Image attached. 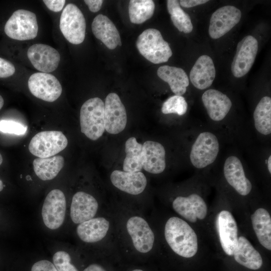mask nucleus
Wrapping results in <instances>:
<instances>
[{"label":"nucleus","mask_w":271,"mask_h":271,"mask_svg":"<svg viewBox=\"0 0 271 271\" xmlns=\"http://www.w3.org/2000/svg\"><path fill=\"white\" fill-rule=\"evenodd\" d=\"M199 232L195 227L179 216L169 217L164 226L167 245L176 257L192 269L197 266L202 254Z\"/></svg>","instance_id":"obj_1"},{"label":"nucleus","mask_w":271,"mask_h":271,"mask_svg":"<svg viewBox=\"0 0 271 271\" xmlns=\"http://www.w3.org/2000/svg\"><path fill=\"white\" fill-rule=\"evenodd\" d=\"M232 208L228 201L219 203L211 208L207 225L224 263L232 257L241 232Z\"/></svg>","instance_id":"obj_2"},{"label":"nucleus","mask_w":271,"mask_h":271,"mask_svg":"<svg viewBox=\"0 0 271 271\" xmlns=\"http://www.w3.org/2000/svg\"><path fill=\"white\" fill-rule=\"evenodd\" d=\"M222 179L227 189L234 198L231 203L235 206H242L248 210L252 206V197L254 187L252 180L248 175L243 163L237 155H230L225 159L222 168Z\"/></svg>","instance_id":"obj_3"},{"label":"nucleus","mask_w":271,"mask_h":271,"mask_svg":"<svg viewBox=\"0 0 271 271\" xmlns=\"http://www.w3.org/2000/svg\"><path fill=\"white\" fill-rule=\"evenodd\" d=\"M172 207L180 218L197 229L207 230L211 208L199 190L193 188L186 194L176 196L172 202Z\"/></svg>","instance_id":"obj_4"},{"label":"nucleus","mask_w":271,"mask_h":271,"mask_svg":"<svg viewBox=\"0 0 271 271\" xmlns=\"http://www.w3.org/2000/svg\"><path fill=\"white\" fill-rule=\"evenodd\" d=\"M220 144L215 134L209 131L198 133L192 144L189 159L192 165L198 170L204 169L216 160Z\"/></svg>","instance_id":"obj_5"},{"label":"nucleus","mask_w":271,"mask_h":271,"mask_svg":"<svg viewBox=\"0 0 271 271\" xmlns=\"http://www.w3.org/2000/svg\"><path fill=\"white\" fill-rule=\"evenodd\" d=\"M136 46L140 53L154 64L167 62L173 54L169 43L155 29L143 31L138 37Z\"/></svg>","instance_id":"obj_6"},{"label":"nucleus","mask_w":271,"mask_h":271,"mask_svg":"<svg viewBox=\"0 0 271 271\" xmlns=\"http://www.w3.org/2000/svg\"><path fill=\"white\" fill-rule=\"evenodd\" d=\"M81 132L89 139H99L105 131L104 103L98 97L91 98L82 105L80 111Z\"/></svg>","instance_id":"obj_7"},{"label":"nucleus","mask_w":271,"mask_h":271,"mask_svg":"<svg viewBox=\"0 0 271 271\" xmlns=\"http://www.w3.org/2000/svg\"><path fill=\"white\" fill-rule=\"evenodd\" d=\"M4 30L9 37L14 40L24 41L34 39L38 32L36 16L28 10H18L6 22Z\"/></svg>","instance_id":"obj_8"},{"label":"nucleus","mask_w":271,"mask_h":271,"mask_svg":"<svg viewBox=\"0 0 271 271\" xmlns=\"http://www.w3.org/2000/svg\"><path fill=\"white\" fill-rule=\"evenodd\" d=\"M59 27L63 35L70 43L78 45L84 40L86 21L81 10L75 5H67L60 19Z\"/></svg>","instance_id":"obj_9"},{"label":"nucleus","mask_w":271,"mask_h":271,"mask_svg":"<svg viewBox=\"0 0 271 271\" xmlns=\"http://www.w3.org/2000/svg\"><path fill=\"white\" fill-rule=\"evenodd\" d=\"M67 145V139L61 131H44L32 138L29 150L33 155L44 158L57 154L65 149Z\"/></svg>","instance_id":"obj_10"},{"label":"nucleus","mask_w":271,"mask_h":271,"mask_svg":"<svg viewBox=\"0 0 271 271\" xmlns=\"http://www.w3.org/2000/svg\"><path fill=\"white\" fill-rule=\"evenodd\" d=\"M258 50V41L251 35H247L238 42L231 65L232 75L240 78L251 68Z\"/></svg>","instance_id":"obj_11"},{"label":"nucleus","mask_w":271,"mask_h":271,"mask_svg":"<svg viewBox=\"0 0 271 271\" xmlns=\"http://www.w3.org/2000/svg\"><path fill=\"white\" fill-rule=\"evenodd\" d=\"M66 202L63 192L58 189L51 190L46 197L42 209L45 226L56 229L63 223L66 214Z\"/></svg>","instance_id":"obj_12"},{"label":"nucleus","mask_w":271,"mask_h":271,"mask_svg":"<svg viewBox=\"0 0 271 271\" xmlns=\"http://www.w3.org/2000/svg\"><path fill=\"white\" fill-rule=\"evenodd\" d=\"M249 220L253 236L261 248L268 253L271 251V215L265 206L251 208Z\"/></svg>","instance_id":"obj_13"},{"label":"nucleus","mask_w":271,"mask_h":271,"mask_svg":"<svg viewBox=\"0 0 271 271\" xmlns=\"http://www.w3.org/2000/svg\"><path fill=\"white\" fill-rule=\"evenodd\" d=\"M28 87L36 97L47 102H53L61 95L62 86L53 75L37 72L31 75L28 80Z\"/></svg>","instance_id":"obj_14"},{"label":"nucleus","mask_w":271,"mask_h":271,"mask_svg":"<svg viewBox=\"0 0 271 271\" xmlns=\"http://www.w3.org/2000/svg\"><path fill=\"white\" fill-rule=\"evenodd\" d=\"M240 10L233 6H223L211 15L208 28L211 38L217 39L230 31L240 21Z\"/></svg>","instance_id":"obj_15"},{"label":"nucleus","mask_w":271,"mask_h":271,"mask_svg":"<svg viewBox=\"0 0 271 271\" xmlns=\"http://www.w3.org/2000/svg\"><path fill=\"white\" fill-rule=\"evenodd\" d=\"M126 227L133 245L137 251L147 253L152 249L155 236L145 219L138 216L130 217L126 222Z\"/></svg>","instance_id":"obj_16"},{"label":"nucleus","mask_w":271,"mask_h":271,"mask_svg":"<svg viewBox=\"0 0 271 271\" xmlns=\"http://www.w3.org/2000/svg\"><path fill=\"white\" fill-rule=\"evenodd\" d=\"M127 123L125 108L115 93L108 94L104 102L105 130L111 134H117L124 130Z\"/></svg>","instance_id":"obj_17"},{"label":"nucleus","mask_w":271,"mask_h":271,"mask_svg":"<svg viewBox=\"0 0 271 271\" xmlns=\"http://www.w3.org/2000/svg\"><path fill=\"white\" fill-rule=\"evenodd\" d=\"M201 100L209 118L216 123L224 120L232 106V102L226 94L214 89L206 90Z\"/></svg>","instance_id":"obj_18"},{"label":"nucleus","mask_w":271,"mask_h":271,"mask_svg":"<svg viewBox=\"0 0 271 271\" xmlns=\"http://www.w3.org/2000/svg\"><path fill=\"white\" fill-rule=\"evenodd\" d=\"M27 56L38 70L50 73L55 70L60 61L59 53L54 48L43 44H35L29 47Z\"/></svg>","instance_id":"obj_19"},{"label":"nucleus","mask_w":271,"mask_h":271,"mask_svg":"<svg viewBox=\"0 0 271 271\" xmlns=\"http://www.w3.org/2000/svg\"><path fill=\"white\" fill-rule=\"evenodd\" d=\"M142 165L144 169L151 174L163 173L166 167V151L160 143L147 141L143 144Z\"/></svg>","instance_id":"obj_20"},{"label":"nucleus","mask_w":271,"mask_h":271,"mask_svg":"<svg viewBox=\"0 0 271 271\" xmlns=\"http://www.w3.org/2000/svg\"><path fill=\"white\" fill-rule=\"evenodd\" d=\"M98 208V202L93 196L84 192H77L72 199L71 219L74 223L80 224L93 218Z\"/></svg>","instance_id":"obj_21"},{"label":"nucleus","mask_w":271,"mask_h":271,"mask_svg":"<svg viewBox=\"0 0 271 271\" xmlns=\"http://www.w3.org/2000/svg\"><path fill=\"white\" fill-rule=\"evenodd\" d=\"M110 178L116 188L134 195L142 193L147 184V178L141 172H129L116 170L111 173Z\"/></svg>","instance_id":"obj_22"},{"label":"nucleus","mask_w":271,"mask_h":271,"mask_svg":"<svg viewBox=\"0 0 271 271\" xmlns=\"http://www.w3.org/2000/svg\"><path fill=\"white\" fill-rule=\"evenodd\" d=\"M216 76V69L212 59L202 55L196 61L189 75L190 80L198 89L204 90L213 83Z\"/></svg>","instance_id":"obj_23"},{"label":"nucleus","mask_w":271,"mask_h":271,"mask_svg":"<svg viewBox=\"0 0 271 271\" xmlns=\"http://www.w3.org/2000/svg\"><path fill=\"white\" fill-rule=\"evenodd\" d=\"M91 29L94 36L110 50L121 46L119 33L113 22L106 16L99 14L93 19Z\"/></svg>","instance_id":"obj_24"},{"label":"nucleus","mask_w":271,"mask_h":271,"mask_svg":"<svg viewBox=\"0 0 271 271\" xmlns=\"http://www.w3.org/2000/svg\"><path fill=\"white\" fill-rule=\"evenodd\" d=\"M109 222L104 217H93L84 221L77 227L79 238L87 243H95L102 240L107 233Z\"/></svg>","instance_id":"obj_25"},{"label":"nucleus","mask_w":271,"mask_h":271,"mask_svg":"<svg viewBox=\"0 0 271 271\" xmlns=\"http://www.w3.org/2000/svg\"><path fill=\"white\" fill-rule=\"evenodd\" d=\"M158 77L167 82L175 95L182 96L189 85L188 76L182 68L164 65L157 70Z\"/></svg>","instance_id":"obj_26"},{"label":"nucleus","mask_w":271,"mask_h":271,"mask_svg":"<svg viewBox=\"0 0 271 271\" xmlns=\"http://www.w3.org/2000/svg\"><path fill=\"white\" fill-rule=\"evenodd\" d=\"M253 125L257 132L267 137L271 133V98L262 97L258 101L253 112Z\"/></svg>","instance_id":"obj_27"},{"label":"nucleus","mask_w":271,"mask_h":271,"mask_svg":"<svg viewBox=\"0 0 271 271\" xmlns=\"http://www.w3.org/2000/svg\"><path fill=\"white\" fill-rule=\"evenodd\" d=\"M33 168L36 175L43 181L55 178L64 165V159L61 156L48 158H38L33 161Z\"/></svg>","instance_id":"obj_28"},{"label":"nucleus","mask_w":271,"mask_h":271,"mask_svg":"<svg viewBox=\"0 0 271 271\" xmlns=\"http://www.w3.org/2000/svg\"><path fill=\"white\" fill-rule=\"evenodd\" d=\"M143 145L138 143L134 137L128 138L125 144V158L123 163L125 172H141Z\"/></svg>","instance_id":"obj_29"},{"label":"nucleus","mask_w":271,"mask_h":271,"mask_svg":"<svg viewBox=\"0 0 271 271\" xmlns=\"http://www.w3.org/2000/svg\"><path fill=\"white\" fill-rule=\"evenodd\" d=\"M155 5L152 0H131L128 5V14L130 22L141 24L150 19L153 15Z\"/></svg>","instance_id":"obj_30"},{"label":"nucleus","mask_w":271,"mask_h":271,"mask_svg":"<svg viewBox=\"0 0 271 271\" xmlns=\"http://www.w3.org/2000/svg\"><path fill=\"white\" fill-rule=\"evenodd\" d=\"M167 7L172 23L179 31L185 34L190 33L193 29L191 19L181 8L179 1L168 0Z\"/></svg>","instance_id":"obj_31"},{"label":"nucleus","mask_w":271,"mask_h":271,"mask_svg":"<svg viewBox=\"0 0 271 271\" xmlns=\"http://www.w3.org/2000/svg\"><path fill=\"white\" fill-rule=\"evenodd\" d=\"M188 107V103L183 96L174 95L163 102L161 111L165 114H176L182 116L187 112Z\"/></svg>","instance_id":"obj_32"},{"label":"nucleus","mask_w":271,"mask_h":271,"mask_svg":"<svg viewBox=\"0 0 271 271\" xmlns=\"http://www.w3.org/2000/svg\"><path fill=\"white\" fill-rule=\"evenodd\" d=\"M70 254L63 250L58 251L53 256V263L57 271H79L71 261Z\"/></svg>","instance_id":"obj_33"},{"label":"nucleus","mask_w":271,"mask_h":271,"mask_svg":"<svg viewBox=\"0 0 271 271\" xmlns=\"http://www.w3.org/2000/svg\"><path fill=\"white\" fill-rule=\"evenodd\" d=\"M27 129V126L15 121H0V131L3 132L22 135L26 133Z\"/></svg>","instance_id":"obj_34"},{"label":"nucleus","mask_w":271,"mask_h":271,"mask_svg":"<svg viewBox=\"0 0 271 271\" xmlns=\"http://www.w3.org/2000/svg\"><path fill=\"white\" fill-rule=\"evenodd\" d=\"M15 72L14 65L10 61L0 57V78L9 77Z\"/></svg>","instance_id":"obj_35"},{"label":"nucleus","mask_w":271,"mask_h":271,"mask_svg":"<svg viewBox=\"0 0 271 271\" xmlns=\"http://www.w3.org/2000/svg\"><path fill=\"white\" fill-rule=\"evenodd\" d=\"M30 271H57L53 263L47 259L35 262L32 266Z\"/></svg>","instance_id":"obj_36"},{"label":"nucleus","mask_w":271,"mask_h":271,"mask_svg":"<svg viewBox=\"0 0 271 271\" xmlns=\"http://www.w3.org/2000/svg\"><path fill=\"white\" fill-rule=\"evenodd\" d=\"M43 2L50 10L54 12L61 11L66 2L65 0H44Z\"/></svg>","instance_id":"obj_37"},{"label":"nucleus","mask_w":271,"mask_h":271,"mask_svg":"<svg viewBox=\"0 0 271 271\" xmlns=\"http://www.w3.org/2000/svg\"><path fill=\"white\" fill-rule=\"evenodd\" d=\"M84 2L88 6L89 10L93 13H96L99 11L103 2L102 0H85Z\"/></svg>","instance_id":"obj_38"},{"label":"nucleus","mask_w":271,"mask_h":271,"mask_svg":"<svg viewBox=\"0 0 271 271\" xmlns=\"http://www.w3.org/2000/svg\"><path fill=\"white\" fill-rule=\"evenodd\" d=\"M208 2V0H181L179 4L183 7L190 8L204 4Z\"/></svg>","instance_id":"obj_39"},{"label":"nucleus","mask_w":271,"mask_h":271,"mask_svg":"<svg viewBox=\"0 0 271 271\" xmlns=\"http://www.w3.org/2000/svg\"><path fill=\"white\" fill-rule=\"evenodd\" d=\"M82 271H108L103 265L93 263L89 264Z\"/></svg>","instance_id":"obj_40"},{"label":"nucleus","mask_w":271,"mask_h":271,"mask_svg":"<svg viewBox=\"0 0 271 271\" xmlns=\"http://www.w3.org/2000/svg\"><path fill=\"white\" fill-rule=\"evenodd\" d=\"M266 170L269 177L271 175V155H269L265 162Z\"/></svg>","instance_id":"obj_41"},{"label":"nucleus","mask_w":271,"mask_h":271,"mask_svg":"<svg viewBox=\"0 0 271 271\" xmlns=\"http://www.w3.org/2000/svg\"><path fill=\"white\" fill-rule=\"evenodd\" d=\"M4 104V100L3 97L0 95V110L3 106Z\"/></svg>","instance_id":"obj_42"},{"label":"nucleus","mask_w":271,"mask_h":271,"mask_svg":"<svg viewBox=\"0 0 271 271\" xmlns=\"http://www.w3.org/2000/svg\"><path fill=\"white\" fill-rule=\"evenodd\" d=\"M4 188V184L2 181L0 179V192L3 190Z\"/></svg>","instance_id":"obj_43"},{"label":"nucleus","mask_w":271,"mask_h":271,"mask_svg":"<svg viewBox=\"0 0 271 271\" xmlns=\"http://www.w3.org/2000/svg\"><path fill=\"white\" fill-rule=\"evenodd\" d=\"M130 271H145V270H144V269H141V268H134L133 269H131Z\"/></svg>","instance_id":"obj_44"},{"label":"nucleus","mask_w":271,"mask_h":271,"mask_svg":"<svg viewBox=\"0 0 271 271\" xmlns=\"http://www.w3.org/2000/svg\"><path fill=\"white\" fill-rule=\"evenodd\" d=\"M3 162V157L2 155L0 153V165L2 164Z\"/></svg>","instance_id":"obj_45"}]
</instances>
